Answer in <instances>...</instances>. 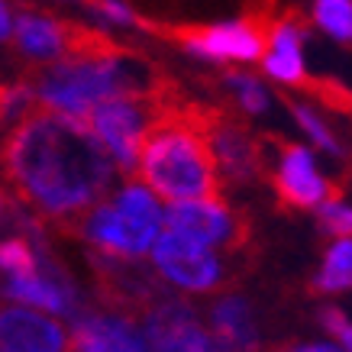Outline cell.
Instances as JSON below:
<instances>
[{
	"instance_id": "obj_1",
	"label": "cell",
	"mask_w": 352,
	"mask_h": 352,
	"mask_svg": "<svg viewBox=\"0 0 352 352\" xmlns=\"http://www.w3.org/2000/svg\"><path fill=\"white\" fill-rule=\"evenodd\" d=\"M0 165L13 194L55 226L104 201L113 159L85 120L30 107L0 146Z\"/></svg>"
},
{
	"instance_id": "obj_2",
	"label": "cell",
	"mask_w": 352,
	"mask_h": 352,
	"mask_svg": "<svg viewBox=\"0 0 352 352\" xmlns=\"http://www.w3.org/2000/svg\"><path fill=\"white\" fill-rule=\"evenodd\" d=\"M26 87H30L32 107L85 120L97 104L110 97L162 91L165 78L146 58L123 52L100 36H91L81 49L43 65L26 81Z\"/></svg>"
},
{
	"instance_id": "obj_3",
	"label": "cell",
	"mask_w": 352,
	"mask_h": 352,
	"mask_svg": "<svg viewBox=\"0 0 352 352\" xmlns=\"http://www.w3.org/2000/svg\"><path fill=\"white\" fill-rule=\"evenodd\" d=\"M139 178L171 204L223 197V182L204 133V110L175 100L142 139Z\"/></svg>"
},
{
	"instance_id": "obj_4",
	"label": "cell",
	"mask_w": 352,
	"mask_h": 352,
	"mask_svg": "<svg viewBox=\"0 0 352 352\" xmlns=\"http://www.w3.org/2000/svg\"><path fill=\"white\" fill-rule=\"evenodd\" d=\"M58 230L85 239L100 256L139 262L162 230V207L149 188L129 182L113 201H97Z\"/></svg>"
},
{
	"instance_id": "obj_5",
	"label": "cell",
	"mask_w": 352,
	"mask_h": 352,
	"mask_svg": "<svg viewBox=\"0 0 352 352\" xmlns=\"http://www.w3.org/2000/svg\"><path fill=\"white\" fill-rule=\"evenodd\" d=\"M171 104H175V94L168 85L152 94H120L97 104L85 117V123L100 139V146L110 152V159L120 165V171L133 175L142 139L149 136V129L159 123V117Z\"/></svg>"
},
{
	"instance_id": "obj_6",
	"label": "cell",
	"mask_w": 352,
	"mask_h": 352,
	"mask_svg": "<svg viewBox=\"0 0 352 352\" xmlns=\"http://www.w3.org/2000/svg\"><path fill=\"white\" fill-rule=\"evenodd\" d=\"M162 226L191 236L207 249H223L226 256H243L252 243V226L239 210H233L226 197H201V201L171 204L162 214Z\"/></svg>"
},
{
	"instance_id": "obj_7",
	"label": "cell",
	"mask_w": 352,
	"mask_h": 352,
	"mask_svg": "<svg viewBox=\"0 0 352 352\" xmlns=\"http://www.w3.org/2000/svg\"><path fill=\"white\" fill-rule=\"evenodd\" d=\"M152 262L165 275V281L184 291H194V294H210V291L233 285V275L207 245L178 233V230H168V226L152 243Z\"/></svg>"
},
{
	"instance_id": "obj_8",
	"label": "cell",
	"mask_w": 352,
	"mask_h": 352,
	"mask_svg": "<svg viewBox=\"0 0 352 352\" xmlns=\"http://www.w3.org/2000/svg\"><path fill=\"white\" fill-rule=\"evenodd\" d=\"M142 346L146 352H223L217 340L204 330L194 310L178 298L159 294L139 310Z\"/></svg>"
},
{
	"instance_id": "obj_9",
	"label": "cell",
	"mask_w": 352,
	"mask_h": 352,
	"mask_svg": "<svg viewBox=\"0 0 352 352\" xmlns=\"http://www.w3.org/2000/svg\"><path fill=\"white\" fill-rule=\"evenodd\" d=\"M204 133L220 171V182L245 184L256 182L265 171V146L230 113L204 110Z\"/></svg>"
},
{
	"instance_id": "obj_10",
	"label": "cell",
	"mask_w": 352,
	"mask_h": 352,
	"mask_svg": "<svg viewBox=\"0 0 352 352\" xmlns=\"http://www.w3.org/2000/svg\"><path fill=\"white\" fill-rule=\"evenodd\" d=\"M178 43L197 58L207 62H256L265 52V23L262 20H233L207 30L171 32Z\"/></svg>"
},
{
	"instance_id": "obj_11",
	"label": "cell",
	"mask_w": 352,
	"mask_h": 352,
	"mask_svg": "<svg viewBox=\"0 0 352 352\" xmlns=\"http://www.w3.org/2000/svg\"><path fill=\"white\" fill-rule=\"evenodd\" d=\"M275 149V165H272V184H275L278 201L285 207H317L336 184H327L320 171L314 165L304 146L298 142H285V139H272Z\"/></svg>"
},
{
	"instance_id": "obj_12",
	"label": "cell",
	"mask_w": 352,
	"mask_h": 352,
	"mask_svg": "<svg viewBox=\"0 0 352 352\" xmlns=\"http://www.w3.org/2000/svg\"><path fill=\"white\" fill-rule=\"evenodd\" d=\"M10 36L16 49L39 65H49L55 58H62V55L75 52L91 39L87 32L75 30L68 23L52 20V16H43V13H20L13 20Z\"/></svg>"
},
{
	"instance_id": "obj_13",
	"label": "cell",
	"mask_w": 352,
	"mask_h": 352,
	"mask_svg": "<svg viewBox=\"0 0 352 352\" xmlns=\"http://www.w3.org/2000/svg\"><path fill=\"white\" fill-rule=\"evenodd\" d=\"M68 336L55 320L36 310H0V352H62Z\"/></svg>"
},
{
	"instance_id": "obj_14",
	"label": "cell",
	"mask_w": 352,
	"mask_h": 352,
	"mask_svg": "<svg viewBox=\"0 0 352 352\" xmlns=\"http://www.w3.org/2000/svg\"><path fill=\"white\" fill-rule=\"evenodd\" d=\"M75 352H146L142 336L126 314H87L75 323Z\"/></svg>"
},
{
	"instance_id": "obj_15",
	"label": "cell",
	"mask_w": 352,
	"mask_h": 352,
	"mask_svg": "<svg viewBox=\"0 0 352 352\" xmlns=\"http://www.w3.org/2000/svg\"><path fill=\"white\" fill-rule=\"evenodd\" d=\"M49 275H39V268L32 275H23V278H10L3 285V294L20 304H36V307H45V310H55V314H72L75 310V285L52 265L45 262Z\"/></svg>"
},
{
	"instance_id": "obj_16",
	"label": "cell",
	"mask_w": 352,
	"mask_h": 352,
	"mask_svg": "<svg viewBox=\"0 0 352 352\" xmlns=\"http://www.w3.org/2000/svg\"><path fill=\"white\" fill-rule=\"evenodd\" d=\"M210 336L223 352H258V330L243 298H220L210 304Z\"/></svg>"
},
{
	"instance_id": "obj_17",
	"label": "cell",
	"mask_w": 352,
	"mask_h": 352,
	"mask_svg": "<svg viewBox=\"0 0 352 352\" xmlns=\"http://www.w3.org/2000/svg\"><path fill=\"white\" fill-rule=\"evenodd\" d=\"M349 265H352V245H349V236H342L336 243L330 245L327 252V262H323V272L314 278L310 291L314 294H340V291L349 288Z\"/></svg>"
},
{
	"instance_id": "obj_18",
	"label": "cell",
	"mask_w": 352,
	"mask_h": 352,
	"mask_svg": "<svg viewBox=\"0 0 352 352\" xmlns=\"http://www.w3.org/2000/svg\"><path fill=\"white\" fill-rule=\"evenodd\" d=\"M317 23L336 36L340 43H349L352 36V7L349 0H320L317 3Z\"/></svg>"
},
{
	"instance_id": "obj_19",
	"label": "cell",
	"mask_w": 352,
	"mask_h": 352,
	"mask_svg": "<svg viewBox=\"0 0 352 352\" xmlns=\"http://www.w3.org/2000/svg\"><path fill=\"white\" fill-rule=\"evenodd\" d=\"M320 226H323V233H330L336 236V239H342V236H349V223H352V214H349V207L342 204V191H340V184L333 188L327 197H323L320 204Z\"/></svg>"
},
{
	"instance_id": "obj_20",
	"label": "cell",
	"mask_w": 352,
	"mask_h": 352,
	"mask_svg": "<svg viewBox=\"0 0 352 352\" xmlns=\"http://www.w3.org/2000/svg\"><path fill=\"white\" fill-rule=\"evenodd\" d=\"M291 113H294V120L300 123V129H304V133H310V139H314V142H317L323 152H330V155H340V152H342L340 142H336L333 129L323 123L317 110H310L307 104H291Z\"/></svg>"
},
{
	"instance_id": "obj_21",
	"label": "cell",
	"mask_w": 352,
	"mask_h": 352,
	"mask_svg": "<svg viewBox=\"0 0 352 352\" xmlns=\"http://www.w3.org/2000/svg\"><path fill=\"white\" fill-rule=\"evenodd\" d=\"M226 87L233 91L236 104L245 110V113H262L268 107V91L258 85L252 75H226Z\"/></svg>"
},
{
	"instance_id": "obj_22",
	"label": "cell",
	"mask_w": 352,
	"mask_h": 352,
	"mask_svg": "<svg viewBox=\"0 0 352 352\" xmlns=\"http://www.w3.org/2000/svg\"><path fill=\"white\" fill-rule=\"evenodd\" d=\"M262 62H265L268 75L278 78V81H285V85H307L300 52H278V49H268V55Z\"/></svg>"
},
{
	"instance_id": "obj_23",
	"label": "cell",
	"mask_w": 352,
	"mask_h": 352,
	"mask_svg": "<svg viewBox=\"0 0 352 352\" xmlns=\"http://www.w3.org/2000/svg\"><path fill=\"white\" fill-rule=\"evenodd\" d=\"M0 268L10 278H23V275H32L39 265H36L32 249L23 239H7V243H0Z\"/></svg>"
},
{
	"instance_id": "obj_24",
	"label": "cell",
	"mask_w": 352,
	"mask_h": 352,
	"mask_svg": "<svg viewBox=\"0 0 352 352\" xmlns=\"http://www.w3.org/2000/svg\"><path fill=\"white\" fill-rule=\"evenodd\" d=\"M320 323H323V330L330 333V336H336V340L349 349V342H352V330H349V320H346V314H342L340 307H323L320 310Z\"/></svg>"
},
{
	"instance_id": "obj_25",
	"label": "cell",
	"mask_w": 352,
	"mask_h": 352,
	"mask_svg": "<svg viewBox=\"0 0 352 352\" xmlns=\"http://www.w3.org/2000/svg\"><path fill=\"white\" fill-rule=\"evenodd\" d=\"M94 10L104 13L110 23H120V26H129V23H136V16L120 3V0H94Z\"/></svg>"
},
{
	"instance_id": "obj_26",
	"label": "cell",
	"mask_w": 352,
	"mask_h": 352,
	"mask_svg": "<svg viewBox=\"0 0 352 352\" xmlns=\"http://www.w3.org/2000/svg\"><path fill=\"white\" fill-rule=\"evenodd\" d=\"M275 352H342L336 349V346H327V342H314V346H307V342H285V346H278Z\"/></svg>"
},
{
	"instance_id": "obj_27",
	"label": "cell",
	"mask_w": 352,
	"mask_h": 352,
	"mask_svg": "<svg viewBox=\"0 0 352 352\" xmlns=\"http://www.w3.org/2000/svg\"><path fill=\"white\" fill-rule=\"evenodd\" d=\"M10 30H13L10 10H7V3L0 0V43H7V39H10Z\"/></svg>"
},
{
	"instance_id": "obj_28",
	"label": "cell",
	"mask_w": 352,
	"mask_h": 352,
	"mask_svg": "<svg viewBox=\"0 0 352 352\" xmlns=\"http://www.w3.org/2000/svg\"><path fill=\"white\" fill-rule=\"evenodd\" d=\"M3 94H7V85H0V123H3Z\"/></svg>"
},
{
	"instance_id": "obj_29",
	"label": "cell",
	"mask_w": 352,
	"mask_h": 352,
	"mask_svg": "<svg viewBox=\"0 0 352 352\" xmlns=\"http://www.w3.org/2000/svg\"><path fill=\"white\" fill-rule=\"evenodd\" d=\"M3 210H7V197L0 194V217H3Z\"/></svg>"
}]
</instances>
